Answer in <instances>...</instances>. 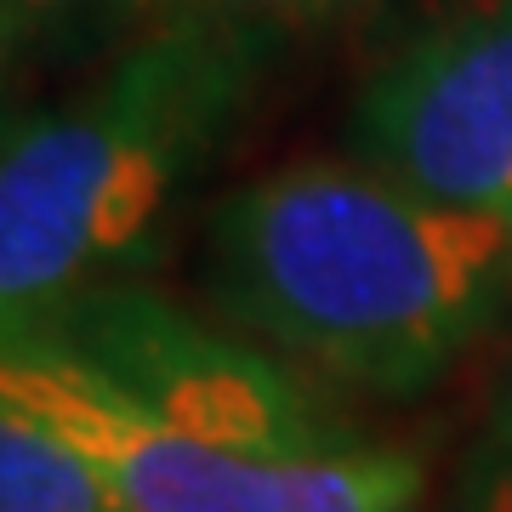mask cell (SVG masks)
Wrapping results in <instances>:
<instances>
[{
	"label": "cell",
	"instance_id": "cell-3",
	"mask_svg": "<svg viewBox=\"0 0 512 512\" xmlns=\"http://www.w3.org/2000/svg\"><path fill=\"white\" fill-rule=\"evenodd\" d=\"M29 330L92 370L131 410L194 444L262 461H353L393 444L313 370L228 319L171 302L148 279L80 291Z\"/></svg>",
	"mask_w": 512,
	"mask_h": 512
},
{
	"label": "cell",
	"instance_id": "cell-1",
	"mask_svg": "<svg viewBox=\"0 0 512 512\" xmlns=\"http://www.w3.org/2000/svg\"><path fill=\"white\" fill-rule=\"evenodd\" d=\"M200 296L319 382L404 404L512 336V228L353 154L296 160L211 205Z\"/></svg>",
	"mask_w": 512,
	"mask_h": 512
},
{
	"label": "cell",
	"instance_id": "cell-5",
	"mask_svg": "<svg viewBox=\"0 0 512 512\" xmlns=\"http://www.w3.org/2000/svg\"><path fill=\"white\" fill-rule=\"evenodd\" d=\"M353 160L427 200L512 228V0L439 12L365 74Z\"/></svg>",
	"mask_w": 512,
	"mask_h": 512
},
{
	"label": "cell",
	"instance_id": "cell-6",
	"mask_svg": "<svg viewBox=\"0 0 512 512\" xmlns=\"http://www.w3.org/2000/svg\"><path fill=\"white\" fill-rule=\"evenodd\" d=\"M0 512H131L114 478L46 421L0 404Z\"/></svg>",
	"mask_w": 512,
	"mask_h": 512
},
{
	"label": "cell",
	"instance_id": "cell-4",
	"mask_svg": "<svg viewBox=\"0 0 512 512\" xmlns=\"http://www.w3.org/2000/svg\"><path fill=\"white\" fill-rule=\"evenodd\" d=\"M0 404L46 421L114 478L131 512H421L427 456L382 444L353 461H262L171 433L57 353L46 336H0Z\"/></svg>",
	"mask_w": 512,
	"mask_h": 512
},
{
	"label": "cell",
	"instance_id": "cell-9",
	"mask_svg": "<svg viewBox=\"0 0 512 512\" xmlns=\"http://www.w3.org/2000/svg\"><path fill=\"white\" fill-rule=\"evenodd\" d=\"M239 6H251V12H262L274 23H302V18H330V12H342L353 0H239Z\"/></svg>",
	"mask_w": 512,
	"mask_h": 512
},
{
	"label": "cell",
	"instance_id": "cell-7",
	"mask_svg": "<svg viewBox=\"0 0 512 512\" xmlns=\"http://www.w3.org/2000/svg\"><path fill=\"white\" fill-rule=\"evenodd\" d=\"M154 0H0L6 69L80 63L126 35Z\"/></svg>",
	"mask_w": 512,
	"mask_h": 512
},
{
	"label": "cell",
	"instance_id": "cell-2",
	"mask_svg": "<svg viewBox=\"0 0 512 512\" xmlns=\"http://www.w3.org/2000/svg\"><path fill=\"white\" fill-rule=\"evenodd\" d=\"M279 23L200 0L114 52L86 92L6 120L0 148V336L69 296L148 279L171 222L251 114Z\"/></svg>",
	"mask_w": 512,
	"mask_h": 512
},
{
	"label": "cell",
	"instance_id": "cell-8",
	"mask_svg": "<svg viewBox=\"0 0 512 512\" xmlns=\"http://www.w3.org/2000/svg\"><path fill=\"white\" fill-rule=\"evenodd\" d=\"M439 512H512V353L495 376L484 416L444 484Z\"/></svg>",
	"mask_w": 512,
	"mask_h": 512
}]
</instances>
